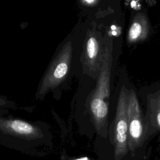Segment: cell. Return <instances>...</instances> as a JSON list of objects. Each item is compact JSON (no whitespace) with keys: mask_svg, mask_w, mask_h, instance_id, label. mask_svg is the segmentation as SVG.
<instances>
[{"mask_svg":"<svg viewBox=\"0 0 160 160\" xmlns=\"http://www.w3.org/2000/svg\"><path fill=\"white\" fill-rule=\"evenodd\" d=\"M129 92L122 86L119 94L113 128L114 158L121 160L128 152V103Z\"/></svg>","mask_w":160,"mask_h":160,"instance_id":"6da1fadb","label":"cell"},{"mask_svg":"<svg viewBox=\"0 0 160 160\" xmlns=\"http://www.w3.org/2000/svg\"><path fill=\"white\" fill-rule=\"evenodd\" d=\"M128 148L129 150L133 152L144 143L147 128L136 94L132 89L129 91L128 95Z\"/></svg>","mask_w":160,"mask_h":160,"instance_id":"7a4b0ae2","label":"cell"},{"mask_svg":"<svg viewBox=\"0 0 160 160\" xmlns=\"http://www.w3.org/2000/svg\"><path fill=\"white\" fill-rule=\"evenodd\" d=\"M71 52V43H67L54 59L48 72L43 79L39 89V95L53 88L62 80L68 71Z\"/></svg>","mask_w":160,"mask_h":160,"instance_id":"3957f363","label":"cell"},{"mask_svg":"<svg viewBox=\"0 0 160 160\" xmlns=\"http://www.w3.org/2000/svg\"><path fill=\"white\" fill-rule=\"evenodd\" d=\"M112 64V55L106 48L103 53L101 69L96 88L92 97L102 99L108 103L110 93V78Z\"/></svg>","mask_w":160,"mask_h":160,"instance_id":"277c9868","label":"cell"},{"mask_svg":"<svg viewBox=\"0 0 160 160\" xmlns=\"http://www.w3.org/2000/svg\"><path fill=\"white\" fill-rule=\"evenodd\" d=\"M150 24L147 16L138 12L133 17L127 34V41L132 44L146 40L149 35Z\"/></svg>","mask_w":160,"mask_h":160,"instance_id":"5b68a950","label":"cell"},{"mask_svg":"<svg viewBox=\"0 0 160 160\" xmlns=\"http://www.w3.org/2000/svg\"><path fill=\"white\" fill-rule=\"evenodd\" d=\"M0 127L10 134L26 138H36L39 134L36 127L19 119L4 121L0 124Z\"/></svg>","mask_w":160,"mask_h":160,"instance_id":"8992f818","label":"cell"},{"mask_svg":"<svg viewBox=\"0 0 160 160\" xmlns=\"http://www.w3.org/2000/svg\"><path fill=\"white\" fill-rule=\"evenodd\" d=\"M148 99V112L151 124L160 130V90L150 94Z\"/></svg>","mask_w":160,"mask_h":160,"instance_id":"52a82bcc","label":"cell"},{"mask_svg":"<svg viewBox=\"0 0 160 160\" xmlns=\"http://www.w3.org/2000/svg\"><path fill=\"white\" fill-rule=\"evenodd\" d=\"M86 56L89 63L94 65L99 55V44L94 36H90L86 42Z\"/></svg>","mask_w":160,"mask_h":160,"instance_id":"ba28073f","label":"cell"},{"mask_svg":"<svg viewBox=\"0 0 160 160\" xmlns=\"http://www.w3.org/2000/svg\"><path fill=\"white\" fill-rule=\"evenodd\" d=\"M81 2L84 5L94 6V5H96L99 2V1H96V0H86V1H82Z\"/></svg>","mask_w":160,"mask_h":160,"instance_id":"9c48e42d","label":"cell"},{"mask_svg":"<svg viewBox=\"0 0 160 160\" xmlns=\"http://www.w3.org/2000/svg\"><path fill=\"white\" fill-rule=\"evenodd\" d=\"M76 160H88L87 158H82V159H76Z\"/></svg>","mask_w":160,"mask_h":160,"instance_id":"30bf717a","label":"cell"}]
</instances>
